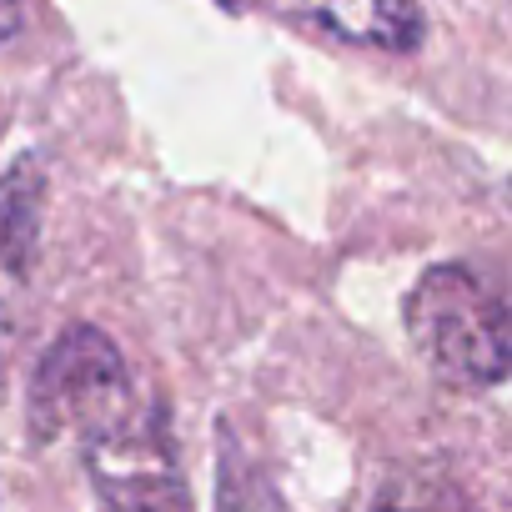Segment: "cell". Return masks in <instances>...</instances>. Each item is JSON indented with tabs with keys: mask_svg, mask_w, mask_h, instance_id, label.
<instances>
[{
	"mask_svg": "<svg viewBox=\"0 0 512 512\" xmlns=\"http://www.w3.org/2000/svg\"><path fill=\"white\" fill-rule=\"evenodd\" d=\"M407 337L422 367L452 392H492L512 367V322L502 292L467 262H442L407 292Z\"/></svg>",
	"mask_w": 512,
	"mask_h": 512,
	"instance_id": "cell-1",
	"label": "cell"
},
{
	"mask_svg": "<svg viewBox=\"0 0 512 512\" xmlns=\"http://www.w3.org/2000/svg\"><path fill=\"white\" fill-rule=\"evenodd\" d=\"M86 477L106 512H191V487L161 402H131L76 437Z\"/></svg>",
	"mask_w": 512,
	"mask_h": 512,
	"instance_id": "cell-2",
	"label": "cell"
},
{
	"mask_svg": "<svg viewBox=\"0 0 512 512\" xmlns=\"http://www.w3.org/2000/svg\"><path fill=\"white\" fill-rule=\"evenodd\" d=\"M136 397L121 347L101 327H66L36 362L26 417L36 442H76Z\"/></svg>",
	"mask_w": 512,
	"mask_h": 512,
	"instance_id": "cell-3",
	"label": "cell"
},
{
	"mask_svg": "<svg viewBox=\"0 0 512 512\" xmlns=\"http://www.w3.org/2000/svg\"><path fill=\"white\" fill-rule=\"evenodd\" d=\"M216 6L236 16H272L307 36L387 56H407L427 41V16L417 0H216Z\"/></svg>",
	"mask_w": 512,
	"mask_h": 512,
	"instance_id": "cell-4",
	"label": "cell"
},
{
	"mask_svg": "<svg viewBox=\"0 0 512 512\" xmlns=\"http://www.w3.org/2000/svg\"><path fill=\"white\" fill-rule=\"evenodd\" d=\"M41 211H46V166L21 156L0 171V277L26 282L41 246Z\"/></svg>",
	"mask_w": 512,
	"mask_h": 512,
	"instance_id": "cell-5",
	"label": "cell"
},
{
	"mask_svg": "<svg viewBox=\"0 0 512 512\" xmlns=\"http://www.w3.org/2000/svg\"><path fill=\"white\" fill-rule=\"evenodd\" d=\"M21 21H26V16H21V0H0V46L21 31Z\"/></svg>",
	"mask_w": 512,
	"mask_h": 512,
	"instance_id": "cell-6",
	"label": "cell"
},
{
	"mask_svg": "<svg viewBox=\"0 0 512 512\" xmlns=\"http://www.w3.org/2000/svg\"><path fill=\"white\" fill-rule=\"evenodd\" d=\"M11 337H16V322H11L6 302H0V372H6V357H11Z\"/></svg>",
	"mask_w": 512,
	"mask_h": 512,
	"instance_id": "cell-7",
	"label": "cell"
},
{
	"mask_svg": "<svg viewBox=\"0 0 512 512\" xmlns=\"http://www.w3.org/2000/svg\"><path fill=\"white\" fill-rule=\"evenodd\" d=\"M382 512H407V507H382Z\"/></svg>",
	"mask_w": 512,
	"mask_h": 512,
	"instance_id": "cell-8",
	"label": "cell"
}]
</instances>
